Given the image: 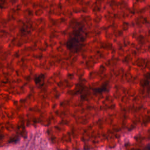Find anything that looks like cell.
Listing matches in <instances>:
<instances>
[{"label":"cell","mask_w":150,"mask_h":150,"mask_svg":"<svg viewBox=\"0 0 150 150\" xmlns=\"http://www.w3.org/2000/svg\"><path fill=\"white\" fill-rule=\"evenodd\" d=\"M6 0H0V9H4L5 8V4Z\"/></svg>","instance_id":"2"},{"label":"cell","mask_w":150,"mask_h":150,"mask_svg":"<svg viewBox=\"0 0 150 150\" xmlns=\"http://www.w3.org/2000/svg\"><path fill=\"white\" fill-rule=\"evenodd\" d=\"M86 30L83 25L78 23L73 28L66 41L67 49L71 52H79L83 47L86 39Z\"/></svg>","instance_id":"1"}]
</instances>
